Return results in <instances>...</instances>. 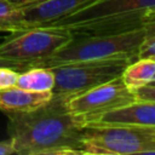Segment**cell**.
Segmentation results:
<instances>
[{
	"instance_id": "4fadbf2b",
	"label": "cell",
	"mask_w": 155,
	"mask_h": 155,
	"mask_svg": "<svg viewBox=\"0 0 155 155\" xmlns=\"http://www.w3.org/2000/svg\"><path fill=\"white\" fill-rule=\"evenodd\" d=\"M144 38L140 45L138 58H155V12L143 27Z\"/></svg>"
},
{
	"instance_id": "ba28073f",
	"label": "cell",
	"mask_w": 155,
	"mask_h": 155,
	"mask_svg": "<svg viewBox=\"0 0 155 155\" xmlns=\"http://www.w3.org/2000/svg\"><path fill=\"white\" fill-rule=\"evenodd\" d=\"M96 1L98 0H40L19 6L13 33L35 27H50Z\"/></svg>"
},
{
	"instance_id": "9a60e30c",
	"label": "cell",
	"mask_w": 155,
	"mask_h": 155,
	"mask_svg": "<svg viewBox=\"0 0 155 155\" xmlns=\"http://www.w3.org/2000/svg\"><path fill=\"white\" fill-rule=\"evenodd\" d=\"M18 74H19V71H17L12 68L0 67V88L16 86Z\"/></svg>"
},
{
	"instance_id": "d6986e66",
	"label": "cell",
	"mask_w": 155,
	"mask_h": 155,
	"mask_svg": "<svg viewBox=\"0 0 155 155\" xmlns=\"http://www.w3.org/2000/svg\"><path fill=\"white\" fill-rule=\"evenodd\" d=\"M10 1L15 2V4L18 5V6H23V5L33 4V2H36V1H40V0H10Z\"/></svg>"
},
{
	"instance_id": "8fae6325",
	"label": "cell",
	"mask_w": 155,
	"mask_h": 155,
	"mask_svg": "<svg viewBox=\"0 0 155 155\" xmlns=\"http://www.w3.org/2000/svg\"><path fill=\"white\" fill-rule=\"evenodd\" d=\"M121 79L132 91L155 82V58L134 59L125 68Z\"/></svg>"
},
{
	"instance_id": "ac0fdd59",
	"label": "cell",
	"mask_w": 155,
	"mask_h": 155,
	"mask_svg": "<svg viewBox=\"0 0 155 155\" xmlns=\"http://www.w3.org/2000/svg\"><path fill=\"white\" fill-rule=\"evenodd\" d=\"M16 154L12 139L8 137L5 140H0V155H12Z\"/></svg>"
},
{
	"instance_id": "277c9868",
	"label": "cell",
	"mask_w": 155,
	"mask_h": 155,
	"mask_svg": "<svg viewBox=\"0 0 155 155\" xmlns=\"http://www.w3.org/2000/svg\"><path fill=\"white\" fill-rule=\"evenodd\" d=\"M80 151L94 155L155 154V126L87 125L82 130Z\"/></svg>"
},
{
	"instance_id": "9c48e42d",
	"label": "cell",
	"mask_w": 155,
	"mask_h": 155,
	"mask_svg": "<svg viewBox=\"0 0 155 155\" xmlns=\"http://www.w3.org/2000/svg\"><path fill=\"white\" fill-rule=\"evenodd\" d=\"M52 98V91L36 92L17 86L0 88V110L6 115L38 109Z\"/></svg>"
},
{
	"instance_id": "6da1fadb",
	"label": "cell",
	"mask_w": 155,
	"mask_h": 155,
	"mask_svg": "<svg viewBox=\"0 0 155 155\" xmlns=\"http://www.w3.org/2000/svg\"><path fill=\"white\" fill-rule=\"evenodd\" d=\"M7 134L18 155H79L84 127L67 108V96L31 111L7 115Z\"/></svg>"
},
{
	"instance_id": "30bf717a",
	"label": "cell",
	"mask_w": 155,
	"mask_h": 155,
	"mask_svg": "<svg viewBox=\"0 0 155 155\" xmlns=\"http://www.w3.org/2000/svg\"><path fill=\"white\" fill-rule=\"evenodd\" d=\"M94 124H124L155 126V101H134L122 108L105 113ZM91 125V124H90Z\"/></svg>"
},
{
	"instance_id": "2e32d148",
	"label": "cell",
	"mask_w": 155,
	"mask_h": 155,
	"mask_svg": "<svg viewBox=\"0 0 155 155\" xmlns=\"http://www.w3.org/2000/svg\"><path fill=\"white\" fill-rule=\"evenodd\" d=\"M137 101H155V85H148L133 91Z\"/></svg>"
},
{
	"instance_id": "e0dca14e",
	"label": "cell",
	"mask_w": 155,
	"mask_h": 155,
	"mask_svg": "<svg viewBox=\"0 0 155 155\" xmlns=\"http://www.w3.org/2000/svg\"><path fill=\"white\" fill-rule=\"evenodd\" d=\"M0 67H7V68H12L17 71H23L25 69H29V67L24 63L21 62H15V61H8V59H1L0 58Z\"/></svg>"
},
{
	"instance_id": "3957f363",
	"label": "cell",
	"mask_w": 155,
	"mask_h": 155,
	"mask_svg": "<svg viewBox=\"0 0 155 155\" xmlns=\"http://www.w3.org/2000/svg\"><path fill=\"white\" fill-rule=\"evenodd\" d=\"M143 28L114 33V34H80L73 33L71 39L48 58L41 61L36 67L51 68L75 62L128 58L137 59L143 42Z\"/></svg>"
},
{
	"instance_id": "7a4b0ae2",
	"label": "cell",
	"mask_w": 155,
	"mask_h": 155,
	"mask_svg": "<svg viewBox=\"0 0 155 155\" xmlns=\"http://www.w3.org/2000/svg\"><path fill=\"white\" fill-rule=\"evenodd\" d=\"M155 12V0H98L53 23L80 34H114L140 29Z\"/></svg>"
},
{
	"instance_id": "5bb4252c",
	"label": "cell",
	"mask_w": 155,
	"mask_h": 155,
	"mask_svg": "<svg viewBox=\"0 0 155 155\" xmlns=\"http://www.w3.org/2000/svg\"><path fill=\"white\" fill-rule=\"evenodd\" d=\"M19 6L10 0H0V31L13 33Z\"/></svg>"
},
{
	"instance_id": "52a82bcc",
	"label": "cell",
	"mask_w": 155,
	"mask_h": 155,
	"mask_svg": "<svg viewBox=\"0 0 155 155\" xmlns=\"http://www.w3.org/2000/svg\"><path fill=\"white\" fill-rule=\"evenodd\" d=\"M134 101V92L125 85L120 76L82 93L67 97V108L73 117L85 127L94 124L105 113Z\"/></svg>"
},
{
	"instance_id": "ffe728a7",
	"label": "cell",
	"mask_w": 155,
	"mask_h": 155,
	"mask_svg": "<svg viewBox=\"0 0 155 155\" xmlns=\"http://www.w3.org/2000/svg\"><path fill=\"white\" fill-rule=\"evenodd\" d=\"M150 85H155V82H153V84H150ZM147 86H148V85H147Z\"/></svg>"
},
{
	"instance_id": "7c38bea8",
	"label": "cell",
	"mask_w": 155,
	"mask_h": 155,
	"mask_svg": "<svg viewBox=\"0 0 155 155\" xmlns=\"http://www.w3.org/2000/svg\"><path fill=\"white\" fill-rule=\"evenodd\" d=\"M16 86L36 92L52 91L54 86V75L51 68L33 67L18 74Z\"/></svg>"
},
{
	"instance_id": "5b68a950",
	"label": "cell",
	"mask_w": 155,
	"mask_h": 155,
	"mask_svg": "<svg viewBox=\"0 0 155 155\" xmlns=\"http://www.w3.org/2000/svg\"><path fill=\"white\" fill-rule=\"evenodd\" d=\"M131 62L128 58H105L51 67L54 75L52 93L67 97L82 93L120 78Z\"/></svg>"
},
{
	"instance_id": "8992f818",
	"label": "cell",
	"mask_w": 155,
	"mask_h": 155,
	"mask_svg": "<svg viewBox=\"0 0 155 155\" xmlns=\"http://www.w3.org/2000/svg\"><path fill=\"white\" fill-rule=\"evenodd\" d=\"M71 36V30L59 27H35L12 33L0 44V58L33 68L64 46Z\"/></svg>"
}]
</instances>
